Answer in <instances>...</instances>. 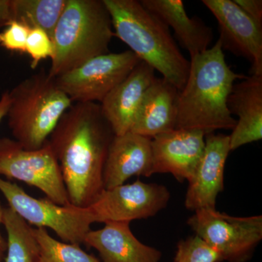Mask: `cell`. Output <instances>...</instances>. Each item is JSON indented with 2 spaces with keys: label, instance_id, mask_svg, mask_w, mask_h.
I'll list each match as a JSON object with an SVG mask.
<instances>
[{
  "label": "cell",
  "instance_id": "obj_29",
  "mask_svg": "<svg viewBox=\"0 0 262 262\" xmlns=\"http://www.w3.org/2000/svg\"><path fill=\"white\" fill-rule=\"evenodd\" d=\"M4 208L2 206L1 203H0V227L3 225V215H4ZM7 248V242L5 241L4 237H3V234L1 233V229H0V248L6 251Z\"/></svg>",
  "mask_w": 262,
  "mask_h": 262
},
{
  "label": "cell",
  "instance_id": "obj_1",
  "mask_svg": "<svg viewBox=\"0 0 262 262\" xmlns=\"http://www.w3.org/2000/svg\"><path fill=\"white\" fill-rule=\"evenodd\" d=\"M114 136L97 103H73L50 136L72 206L88 208L104 190L103 169Z\"/></svg>",
  "mask_w": 262,
  "mask_h": 262
},
{
  "label": "cell",
  "instance_id": "obj_25",
  "mask_svg": "<svg viewBox=\"0 0 262 262\" xmlns=\"http://www.w3.org/2000/svg\"><path fill=\"white\" fill-rule=\"evenodd\" d=\"M30 29L20 22L12 20L0 32V46L9 51L25 53Z\"/></svg>",
  "mask_w": 262,
  "mask_h": 262
},
{
  "label": "cell",
  "instance_id": "obj_18",
  "mask_svg": "<svg viewBox=\"0 0 262 262\" xmlns=\"http://www.w3.org/2000/svg\"><path fill=\"white\" fill-rule=\"evenodd\" d=\"M179 92L168 80L156 77L144 95L130 132L152 139L175 130Z\"/></svg>",
  "mask_w": 262,
  "mask_h": 262
},
{
  "label": "cell",
  "instance_id": "obj_26",
  "mask_svg": "<svg viewBox=\"0 0 262 262\" xmlns=\"http://www.w3.org/2000/svg\"><path fill=\"white\" fill-rule=\"evenodd\" d=\"M241 10L262 29V1L261 0H234Z\"/></svg>",
  "mask_w": 262,
  "mask_h": 262
},
{
  "label": "cell",
  "instance_id": "obj_9",
  "mask_svg": "<svg viewBox=\"0 0 262 262\" xmlns=\"http://www.w3.org/2000/svg\"><path fill=\"white\" fill-rule=\"evenodd\" d=\"M140 61L129 51L106 53L55 78L73 103L102 102Z\"/></svg>",
  "mask_w": 262,
  "mask_h": 262
},
{
  "label": "cell",
  "instance_id": "obj_12",
  "mask_svg": "<svg viewBox=\"0 0 262 262\" xmlns=\"http://www.w3.org/2000/svg\"><path fill=\"white\" fill-rule=\"evenodd\" d=\"M205 136L200 130L175 129L153 138L152 174L170 173L189 182L203 158Z\"/></svg>",
  "mask_w": 262,
  "mask_h": 262
},
{
  "label": "cell",
  "instance_id": "obj_19",
  "mask_svg": "<svg viewBox=\"0 0 262 262\" xmlns=\"http://www.w3.org/2000/svg\"><path fill=\"white\" fill-rule=\"evenodd\" d=\"M140 3L168 29H173L190 58L209 49L213 39V30L199 17L190 18L182 0H141Z\"/></svg>",
  "mask_w": 262,
  "mask_h": 262
},
{
  "label": "cell",
  "instance_id": "obj_23",
  "mask_svg": "<svg viewBox=\"0 0 262 262\" xmlns=\"http://www.w3.org/2000/svg\"><path fill=\"white\" fill-rule=\"evenodd\" d=\"M174 262H221V258L209 245L194 235L179 241Z\"/></svg>",
  "mask_w": 262,
  "mask_h": 262
},
{
  "label": "cell",
  "instance_id": "obj_20",
  "mask_svg": "<svg viewBox=\"0 0 262 262\" xmlns=\"http://www.w3.org/2000/svg\"><path fill=\"white\" fill-rule=\"evenodd\" d=\"M3 225L8 235L4 262L40 261V250L33 227L10 207L4 208Z\"/></svg>",
  "mask_w": 262,
  "mask_h": 262
},
{
  "label": "cell",
  "instance_id": "obj_21",
  "mask_svg": "<svg viewBox=\"0 0 262 262\" xmlns=\"http://www.w3.org/2000/svg\"><path fill=\"white\" fill-rule=\"evenodd\" d=\"M67 0H12L13 20L45 31L52 38Z\"/></svg>",
  "mask_w": 262,
  "mask_h": 262
},
{
  "label": "cell",
  "instance_id": "obj_24",
  "mask_svg": "<svg viewBox=\"0 0 262 262\" xmlns=\"http://www.w3.org/2000/svg\"><path fill=\"white\" fill-rule=\"evenodd\" d=\"M53 52V40L47 33L40 29H31L26 44V53L32 60L31 67L35 69L42 60L51 59Z\"/></svg>",
  "mask_w": 262,
  "mask_h": 262
},
{
  "label": "cell",
  "instance_id": "obj_13",
  "mask_svg": "<svg viewBox=\"0 0 262 262\" xmlns=\"http://www.w3.org/2000/svg\"><path fill=\"white\" fill-rule=\"evenodd\" d=\"M205 151L186 194V208L196 211L215 208L219 194L224 189L225 163L230 150L229 136L214 133L205 136Z\"/></svg>",
  "mask_w": 262,
  "mask_h": 262
},
{
  "label": "cell",
  "instance_id": "obj_14",
  "mask_svg": "<svg viewBox=\"0 0 262 262\" xmlns=\"http://www.w3.org/2000/svg\"><path fill=\"white\" fill-rule=\"evenodd\" d=\"M155 72L145 62L139 61L126 78L99 103L115 136L130 131L144 95L156 78Z\"/></svg>",
  "mask_w": 262,
  "mask_h": 262
},
{
  "label": "cell",
  "instance_id": "obj_7",
  "mask_svg": "<svg viewBox=\"0 0 262 262\" xmlns=\"http://www.w3.org/2000/svg\"><path fill=\"white\" fill-rule=\"evenodd\" d=\"M188 225L220 256L221 261L246 262L262 239V216L235 217L205 208L194 211Z\"/></svg>",
  "mask_w": 262,
  "mask_h": 262
},
{
  "label": "cell",
  "instance_id": "obj_30",
  "mask_svg": "<svg viewBox=\"0 0 262 262\" xmlns=\"http://www.w3.org/2000/svg\"><path fill=\"white\" fill-rule=\"evenodd\" d=\"M5 251H6L0 248V262H4Z\"/></svg>",
  "mask_w": 262,
  "mask_h": 262
},
{
  "label": "cell",
  "instance_id": "obj_2",
  "mask_svg": "<svg viewBox=\"0 0 262 262\" xmlns=\"http://www.w3.org/2000/svg\"><path fill=\"white\" fill-rule=\"evenodd\" d=\"M189 61L187 82L177 99L175 129L200 130L206 135L232 130L237 120L229 113L227 100L236 80L246 76L231 70L219 40Z\"/></svg>",
  "mask_w": 262,
  "mask_h": 262
},
{
  "label": "cell",
  "instance_id": "obj_6",
  "mask_svg": "<svg viewBox=\"0 0 262 262\" xmlns=\"http://www.w3.org/2000/svg\"><path fill=\"white\" fill-rule=\"evenodd\" d=\"M0 192L8 201V207L29 225L52 229L63 242L84 244V238L94 223L89 208L60 206L47 198L37 199L15 183L2 177Z\"/></svg>",
  "mask_w": 262,
  "mask_h": 262
},
{
  "label": "cell",
  "instance_id": "obj_8",
  "mask_svg": "<svg viewBox=\"0 0 262 262\" xmlns=\"http://www.w3.org/2000/svg\"><path fill=\"white\" fill-rule=\"evenodd\" d=\"M0 176L37 188L56 204L72 205L48 141L40 149L30 150L24 149L14 139H0Z\"/></svg>",
  "mask_w": 262,
  "mask_h": 262
},
{
  "label": "cell",
  "instance_id": "obj_22",
  "mask_svg": "<svg viewBox=\"0 0 262 262\" xmlns=\"http://www.w3.org/2000/svg\"><path fill=\"white\" fill-rule=\"evenodd\" d=\"M40 250L39 262H102L85 252L80 245L68 244L53 238L45 228H33Z\"/></svg>",
  "mask_w": 262,
  "mask_h": 262
},
{
  "label": "cell",
  "instance_id": "obj_17",
  "mask_svg": "<svg viewBox=\"0 0 262 262\" xmlns=\"http://www.w3.org/2000/svg\"><path fill=\"white\" fill-rule=\"evenodd\" d=\"M84 244L99 253L102 262H159L162 253L136 238L129 222H107L90 230Z\"/></svg>",
  "mask_w": 262,
  "mask_h": 262
},
{
  "label": "cell",
  "instance_id": "obj_28",
  "mask_svg": "<svg viewBox=\"0 0 262 262\" xmlns=\"http://www.w3.org/2000/svg\"><path fill=\"white\" fill-rule=\"evenodd\" d=\"M10 103L9 91H5L0 97V122L7 117Z\"/></svg>",
  "mask_w": 262,
  "mask_h": 262
},
{
  "label": "cell",
  "instance_id": "obj_3",
  "mask_svg": "<svg viewBox=\"0 0 262 262\" xmlns=\"http://www.w3.org/2000/svg\"><path fill=\"white\" fill-rule=\"evenodd\" d=\"M103 1L111 16L115 37L181 91L187 82L190 61L179 50L170 29L140 1Z\"/></svg>",
  "mask_w": 262,
  "mask_h": 262
},
{
  "label": "cell",
  "instance_id": "obj_16",
  "mask_svg": "<svg viewBox=\"0 0 262 262\" xmlns=\"http://www.w3.org/2000/svg\"><path fill=\"white\" fill-rule=\"evenodd\" d=\"M237 119L229 136L231 151L262 139V75L246 76L234 84L227 100Z\"/></svg>",
  "mask_w": 262,
  "mask_h": 262
},
{
  "label": "cell",
  "instance_id": "obj_15",
  "mask_svg": "<svg viewBox=\"0 0 262 262\" xmlns=\"http://www.w3.org/2000/svg\"><path fill=\"white\" fill-rule=\"evenodd\" d=\"M151 139L129 132L114 136L103 169V185L108 189L125 184L130 177L152 175Z\"/></svg>",
  "mask_w": 262,
  "mask_h": 262
},
{
  "label": "cell",
  "instance_id": "obj_11",
  "mask_svg": "<svg viewBox=\"0 0 262 262\" xmlns=\"http://www.w3.org/2000/svg\"><path fill=\"white\" fill-rule=\"evenodd\" d=\"M218 23L222 50L243 57L251 65V75H262V29L234 0H203Z\"/></svg>",
  "mask_w": 262,
  "mask_h": 262
},
{
  "label": "cell",
  "instance_id": "obj_27",
  "mask_svg": "<svg viewBox=\"0 0 262 262\" xmlns=\"http://www.w3.org/2000/svg\"><path fill=\"white\" fill-rule=\"evenodd\" d=\"M13 20L12 0H0V28Z\"/></svg>",
  "mask_w": 262,
  "mask_h": 262
},
{
  "label": "cell",
  "instance_id": "obj_5",
  "mask_svg": "<svg viewBox=\"0 0 262 262\" xmlns=\"http://www.w3.org/2000/svg\"><path fill=\"white\" fill-rule=\"evenodd\" d=\"M7 117L14 140L24 149H40L73 105L48 72L40 71L9 91Z\"/></svg>",
  "mask_w": 262,
  "mask_h": 262
},
{
  "label": "cell",
  "instance_id": "obj_10",
  "mask_svg": "<svg viewBox=\"0 0 262 262\" xmlns=\"http://www.w3.org/2000/svg\"><path fill=\"white\" fill-rule=\"evenodd\" d=\"M170 194L165 186L140 180L104 189L88 207L95 222H129L154 216L166 208Z\"/></svg>",
  "mask_w": 262,
  "mask_h": 262
},
{
  "label": "cell",
  "instance_id": "obj_4",
  "mask_svg": "<svg viewBox=\"0 0 262 262\" xmlns=\"http://www.w3.org/2000/svg\"><path fill=\"white\" fill-rule=\"evenodd\" d=\"M115 37L103 0H67L52 36L53 56L48 75L53 78L110 53Z\"/></svg>",
  "mask_w": 262,
  "mask_h": 262
}]
</instances>
